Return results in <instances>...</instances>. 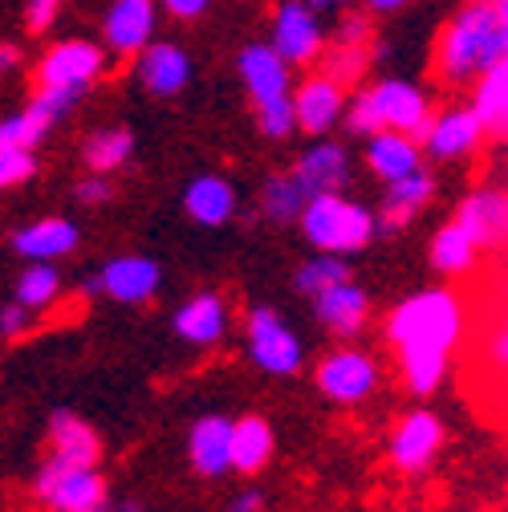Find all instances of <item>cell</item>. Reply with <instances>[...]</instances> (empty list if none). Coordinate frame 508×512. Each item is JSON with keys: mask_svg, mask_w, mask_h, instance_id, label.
Here are the masks:
<instances>
[{"mask_svg": "<svg viewBox=\"0 0 508 512\" xmlns=\"http://www.w3.org/2000/svg\"><path fill=\"white\" fill-rule=\"evenodd\" d=\"M159 9V0H110L102 17V45L114 57H139L155 41Z\"/></svg>", "mask_w": 508, "mask_h": 512, "instance_id": "cell-18", "label": "cell"}, {"mask_svg": "<svg viewBox=\"0 0 508 512\" xmlns=\"http://www.w3.org/2000/svg\"><path fill=\"white\" fill-rule=\"evenodd\" d=\"M232 431L236 419L220 411H204L192 427H187V464L204 480H220L232 472Z\"/></svg>", "mask_w": 508, "mask_h": 512, "instance_id": "cell-20", "label": "cell"}, {"mask_svg": "<svg viewBox=\"0 0 508 512\" xmlns=\"http://www.w3.org/2000/svg\"><path fill=\"white\" fill-rule=\"evenodd\" d=\"M484 354H488V362H492L496 370H504V374H508V322H500V326L488 334Z\"/></svg>", "mask_w": 508, "mask_h": 512, "instance_id": "cell-43", "label": "cell"}, {"mask_svg": "<svg viewBox=\"0 0 508 512\" xmlns=\"http://www.w3.org/2000/svg\"><path fill=\"white\" fill-rule=\"evenodd\" d=\"M236 74H240V86H244L252 106L277 102V98H293V90H297L293 61L281 57V49L273 41H248L236 53Z\"/></svg>", "mask_w": 508, "mask_h": 512, "instance_id": "cell-13", "label": "cell"}, {"mask_svg": "<svg viewBox=\"0 0 508 512\" xmlns=\"http://www.w3.org/2000/svg\"><path fill=\"white\" fill-rule=\"evenodd\" d=\"M293 175L301 179V187L313 196H326V191H346L350 179H354V159H350V147L338 143V139H313L297 163H293Z\"/></svg>", "mask_w": 508, "mask_h": 512, "instance_id": "cell-21", "label": "cell"}, {"mask_svg": "<svg viewBox=\"0 0 508 512\" xmlns=\"http://www.w3.org/2000/svg\"><path fill=\"white\" fill-rule=\"evenodd\" d=\"M435 200V175L423 167L399 183H387L383 191V208H378V224H383V232H399L407 228L427 204Z\"/></svg>", "mask_w": 508, "mask_h": 512, "instance_id": "cell-28", "label": "cell"}, {"mask_svg": "<svg viewBox=\"0 0 508 512\" xmlns=\"http://www.w3.org/2000/svg\"><path fill=\"white\" fill-rule=\"evenodd\" d=\"M61 5H66V0H25V25H29V33H45L57 21Z\"/></svg>", "mask_w": 508, "mask_h": 512, "instance_id": "cell-40", "label": "cell"}, {"mask_svg": "<svg viewBox=\"0 0 508 512\" xmlns=\"http://www.w3.org/2000/svg\"><path fill=\"white\" fill-rule=\"evenodd\" d=\"M273 452H277V435H273V423L257 411L248 415H236V431H232V472L236 476H261L269 464H273Z\"/></svg>", "mask_w": 508, "mask_h": 512, "instance_id": "cell-26", "label": "cell"}, {"mask_svg": "<svg viewBox=\"0 0 508 512\" xmlns=\"http://www.w3.org/2000/svg\"><path fill=\"white\" fill-rule=\"evenodd\" d=\"M399 358V378L415 399H427L443 387V378L452 370V350H431V346H407L395 350Z\"/></svg>", "mask_w": 508, "mask_h": 512, "instance_id": "cell-31", "label": "cell"}, {"mask_svg": "<svg viewBox=\"0 0 508 512\" xmlns=\"http://www.w3.org/2000/svg\"><path fill=\"white\" fill-rule=\"evenodd\" d=\"M293 106H297V126L301 131L313 135V139H326L334 126H346L350 98H346V86L338 78H330L326 70H317V74L297 82Z\"/></svg>", "mask_w": 508, "mask_h": 512, "instance_id": "cell-15", "label": "cell"}, {"mask_svg": "<svg viewBox=\"0 0 508 512\" xmlns=\"http://www.w3.org/2000/svg\"><path fill=\"white\" fill-rule=\"evenodd\" d=\"M228 512H265V492H261L257 484L240 488V492L228 500Z\"/></svg>", "mask_w": 508, "mask_h": 512, "instance_id": "cell-44", "label": "cell"}, {"mask_svg": "<svg viewBox=\"0 0 508 512\" xmlns=\"http://www.w3.org/2000/svg\"><path fill=\"white\" fill-rule=\"evenodd\" d=\"M61 289H66V281H61L57 261H25V269H21L17 281H13V297H17L25 309H33V313L57 305Z\"/></svg>", "mask_w": 508, "mask_h": 512, "instance_id": "cell-35", "label": "cell"}, {"mask_svg": "<svg viewBox=\"0 0 508 512\" xmlns=\"http://www.w3.org/2000/svg\"><path fill=\"white\" fill-rule=\"evenodd\" d=\"M378 382H383L378 362L358 346L330 350L322 362H317V391L338 407H362L378 391Z\"/></svg>", "mask_w": 508, "mask_h": 512, "instance_id": "cell-9", "label": "cell"}, {"mask_svg": "<svg viewBox=\"0 0 508 512\" xmlns=\"http://www.w3.org/2000/svg\"><path fill=\"white\" fill-rule=\"evenodd\" d=\"M33 175H37L33 147H9V143H0V183H5V187H21Z\"/></svg>", "mask_w": 508, "mask_h": 512, "instance_id": "cell-38", "label": "cell"}, {"mask_svg": "<svg viewBox=\"0 0 508 512\" xmlns=\"http://www.w3.org/2000/svg\"><path fill=\"white\" fill-rule=\"evenodd\" d=\"M456 224H464L480 248H492L508 236V191L496 187H476L472 196L460 200L456 208Z\"/></svg>", "mask_w": 508, "mask_h": 512, "instance_id": "cell-27", "label": "cell"}, {"mask_svg": "<svg viewBox=\"0 0 508 512\" xmlns=\"http://www.w3.org/2000/svg\"><path fill=\"white\" fill-rule=\"evenodd\" d=\"M342 281H354V277H350V261H346L342 252H313L309 261H301L297 273H293V289H297L301 297H309V301H313L317 293L342 285Z\"/></svg>", "mask_w": 508, "mask_h": 512, "instance_id": "cell-36", "label": "cell"}, {"mask_svg": "<svg viewBox=\"0 0 508 512\" xmlns=\"http://www.w3.org/2000/svg\"><path fill=\"white\" fill-rule=\"evenodd\" d=\"M252 114H257V131L273 143H285L293 131H301L297 126V106L293 98H277V102H261V106H252Z\"/></svg>", "mask_w": 508, "mask_h": 512, "instance_id": "cell-37", "label": "cell"}, {"mask_svg": "<svg viewBox=\"0 0 508 512\" xmlns=\"http://www.w3.org/2000/svg\"><path fill=\"white\" fill-rule=\"evenodd\" d=\"M135 155V135L126 126H102L82 143V163L98 175H114L118 167H126Z\"/></svg>", "mask_w": 508, "mask_h": 512, "instance_id": "cell-34", "label": "cell"}, {"mask_svg": "<svg viewBox=\"0 0 508 512\" xmlns=\"http://www.w3.org/2000/svg\"><path fill=\"white\" fill-rule=\"evenodd\" d=\"M110 49L102 41L86 37H66L41 53L37 61V86H57V90H86L106 74Z\"/></svg>", "mask_w": 508, "mask_h": 512, "instance_id": "cell-8", "label": "cell"}, {"mask_svg": "<svg viewBox=\"0 0 508 512\" xmlns=\"http://www.w3.org/2000/svg\"><path fill=\"white\" fill-rule=\"evenodd\" d=\"M17 66H21V49H17L13 41H5V45H0V70L13 74Z\"/></svg>", "mask_w": 508, "mask_h": 512, "instance_id": "cell-46", "label": "cell"}, {"mask_svg": "<svg viewBox=\"0 0 508 512\" xmlns=\"http://www.w3.org/2000/svg\"><path fill=\"white\" fill-rule=\"evenodd\" d=\"M163 13L175 17V21H200L208 9H212V0H159Z\"/></svg>", "mask_w": 508, "mask_h": 512, "instance_id": "cell-42", "label": "cell"}, {"mask_svg": "<svg viewBox=\"0 0 508 512\" xmlns=\"http://www.w3.org/2000/svg\"><path fill=\"white\" fill-rule=\"evenodd\" d=\"M468 326V309L452 289H419L403 297L387 313V342L395 350L407 346H431V350H456Z\"/></svg>", "mask_w": 508, "mask_h": 512, "instance_id": "cell-2", "label": "cell"}, {"mask_svg": "<svg viewBox=\"0 0 508 512\" xmlns=\"http://www.w3.org/2000/svg\"><path fill=\"white\" fill-rule=\"evenodd\" d=\"M244 350H248L252 366L273 374V378H293L305 366L301 334L285 322L273 305H252L244 313Z\"/></svg>", "mask_w": 508, "mask_h": 512, "instance_id": "cell-6", "label": "cell"}, {"mask_svg": "<svg viewBox=\"0 0 508 512\" xmlns=\"http://www.w3.org/2000/svg\"><path fill=\"white\" fill-rule=\"evenodd\" d=\"M309 204V191L301 187V179L293 171H277L265 179L261 187V216L269 224H301V212Z\"/></svg>", "mask_w": 508, "mask_h": 512, "instance_id": "cell-32", "label": "cell"}, {"mask_svg": "<svg viewBox=\"0 0 508 512\" xmlns=\"http://www.w3.org/2000/svg\"><path fill=\"white\" fill-rule=\"evenodd\" d=\"M443 439H448V431H443V419L435 411H427V407H415V411H407L391 427L387 460L403 476H423L435 464V456L443 452Z\"/></svg>", "mask_w": 508, "mask_h": 512, "instance_id": "cell-10", "label": "cell"}, {"mask_svg": "<svg viewBox=\"0 0 508 512\" xmlns=\"http://www.w3.org/2000/svg\"><path fill=\"white\" fill-rule=\"evenodd\" d=\"M313 313H317V322H322L334 338L350 342V338H358V334L366 330V322H370V297H366L362 285L342 281V285H334V289H326V293L313 297Z\"/></svg>", "mask_w": 508, "mask_h": 512, "instance_id": "cell-25", "label": "cell"}, {"mask_svg": "<svg viewBox=\"0 0 508 512\" xmlns=\"http://www.w3.org/2000/svg\"><path fill=\"white\" fill-rule=\"evenodd\" d=\"M508 57V33L492 0H468L452 13L435 41L431 70L452 90H476V82Z\"/></svg>", "mask_w": 508, "mask_h": 512, "instance_id": "cell-1", "label": "cell"}, {"mask_svg": "<svg viewBox=\"0 0 508 512\" xmlns=\"http://www.w3.org/2000/svg\"><path fill=\"white\" fill-rule=\"evenodd\" d=\"M488 139V126L480 118V110L472 102L460 106H443L431 114L427 131H423V151L435 163H456L480 151V143Z\"/></svg>", "mask_w": 508, "mask_h": 512, "instance_id": "cell-12", "label": "cell"}, {"mask_svg": "<svg viewBox=\"0 0 508 512\" xmlns=\"http://www.w3.org/2000/svg\"><path fill=\"white\" fill-rule=\"evenodd\" d=\"M366 167L378 183H399L415 171H423V139L419 135H407V131H374L366 135Z\"/></svg>", "mask_w": 508, "mask_h": 512, "instance_id": "cell-22", "label": "cell"}, {"mask_svg": "<svg viewBox=\"0 0 508 512\" xmlns=\"http://www.w3.org/2000/svg\"><path fill=\"white\" fill-rule=\"evenodd\" d=\"M114 512H143V508H139V504H135V500H126V504H118V508H114Z\"/></svg>", "mask_w": 508, "mask_h": 512, "instance_id": "cell-49", "label": "cell"}, {"mask_svg": "<svg viewBox=\"0 0 508 512\" xmlns=\"http://www.w3.org/2000/svg\"><path fill=\"white\" fill-rule=\"evenodd\" d=\"M179 204H183V212H187V220H192V224H200V228H224L236 216L240 196H236V183L228 175L208 171V175H196L192 183L183 187V200Z\"/></svg>", "mask_w": 508, "mask_h": 512, "instance_id": "cell-24", "label": "cell"}, {"mask_svg": "<svg viewBox=\"0 0 508 512\" xmlns=\"http://www.w3.org/2000/svg\"><path fill=\"white\" fill-rule=\"evenodd\" d=\"M74 200H78L82 208H102V204H110V200H114V183H110L106 175L90 171L86 179H78V183H74Z\"/></svg>", "mask_w": 508, "mask_h": 512, "instance_id": "cell-39", "label": "cell"}, {"mask_svg": "<svg viewBox=\"0 0 508 512\" xmlns=\"http://www.w3.org/2000/svg\"><path fill=\"white\" fill-rule=\"evenodd\" d=\"M98 281L106 301L139 309V305H151L155 293L163 289V265L147 252H122L98 269Z\"/></svg>", "mask_w": 508, "mask_h": 512, "instance_id": "cell-14", "label": "cell"}, {"mask_svg": "<svg viewBox=\"0 0 508 512\" xmlns=\"http://www.w3.org/2000/svg\"><path fill=\"white\" fill-rule=\"evenodd\" d=\"M9 244L21 261H66L70 252H78L82 232L66 216H37L33 224L17 228Z\"/></svg>", "mask_w": 508, "mask_h": 512, "instance_id": "cell-23", "label": "cell"}, {"mask_svg": "<svg viewBox=\"0 0 508 512\" xmlns=\"http://www.w3.org/2000/svg\"><path fill=\"white\" fill-rule=\"evenodd\" d=\"M45 435H49V456L74 460V464H98L102 460V439L78 411H66V407L53 411Z\"/></svg>", "mask_w": 508, "mask_h": 512, "instance_id": "cell-29", "label": "cell"}, {"mask_svg": "<svg viewBox=\"0 0 508 512\" xmlns=\"http://www.w3.org/2000/svg\"><path fill=\"white\" fill-rule=\"evenodd\" d=\"M135 78L151 98H179L196 78V61L175 41H151L135 57Z\"/></svg>", "mask_w": 508, "mask_h": 512, "instance_id": "cell-19", "label": "cell"}, {"mask_svg": "<svg viewBox=\"0 0 508 512\" xmlns=\"http://www.w3.org/2000/svg\"><path fill=\"white\" fill-rule=\"evenodd\" d=\"M431 114H435L431 94L415 78H378V82H370L366 90H358L350 98L346 126H350V135L407 131V135L423 139Z\"/></svg>", "mask_w": 508, "mask_h": 512, "instance_id": "cell-3", "label": "cell"}, {"mask_svg": "<svg viewBox=\"0 0 508 512\" xmlns=\"http://www.w3.org/2000/svg\"><path fill=\"white\" fill-rule=\"evenodd\" d=\"M370 13H346L338 21V29L330 33V49L317 61V70H326L330 78H338L346 90L358 86L370 70Z\"/></svg>", "mask_w": 508, "mask_h": 512, "instance_id": "cell-17", "label": "cell"}, {"mask_svg": "<svg viewBox=\"0 0 508 512\" xmlns=\"http://www.w3.org/2000/svg\"><path fill=\"white\" fill-rule=\"evenodd\" d=\"M86 98V90H57V86H37V94L25 102V110L9 114L0 122V143L9 147H41V139L53 131L57 122H66L74 106Z\"/></svg>", "mask_w": 508, "mask_h": 512, "instance_id": "cell-11", "label": "cell"}, {"mask_svg": "<svg viewBox=\"0 0 508 512\" xmlns=\"http://www.w3.org/2000/svg\"><path fill=\"white\" fill-rule=\"evenodd\" d=\"M496 5V13H500V21H504V33H508V0H492Z\"/></svg>", "mask_w": 508, "mask_h": 512, "instance_id": "cell-48", "label": "cell"}, {"mask_svg": "<svg viewBox=\"0 0 508 512\" xmlns=\"http://www.w3.org/2000/svg\"><path fill=\"white\" fill-rule=\"evenodd\" d=\"M301 232L317 252H362L383 224L378 212H370L362 200H350L346 191H326V196H313L301 212Z\"/></svg>", "mask_w": 508, "mask_h": 512, "instance_id": "cell-4", "label": "cell"}, {"mask_svg": "<svg viewBox=\"0 0 508 512\" xmlns=\"http://www.w3.org/2000/svg\"><path fill=\"white\" fill-rule=\"evenodd\" d=\"M427 261H431V269L439 273V277H468L472 269H476V261H480V244H476V236L464 228V224H443L435 236H431V248H427Z\"/></svg>", "mask_w": 508, "mask_h": 512, "instance_id": "cell-30", "label": "cell"}, {"mask_svg": "<svg viewBox=\"0 0 508 512\" xmlns=\"http://www.w3.org/2000/svg\"><path fill=\"white\" fill-rule=\"evenodd\" d=\"M313 5L322 9V13H350V9L358 5V0H313Z\"/></svg>", "mask_w": 508, "mask_h": 512, "instance_id": "cell-47", "label": "cell"}, {"mask_svg": "<svg viewBox=\"0 0 508 512\" xmlns=\"http://www.w3.org/2000/svg\"><path fill=\"white\" fill-rule=\"evenodd\" d=\"M322 17L326 13L317 9L313 0H281L273 9L269 41L281 49V57L293 61V66H317L330 49V29Z\"/></svg>", "mask_w": 508, "mask_h": 512, "instance_id": "cell-7", "label": "cell"}, {"mask_svg": "<svg viewBox=\"0 0 508 512\" xmlns=\"http://www.w3.org/2000/svg\"><path fill=\"white\" fill-rule=\"evenodd\" d=\"M411 0H362V9L370 13V17H395L399 9H407Z\"/></svg>", "mask_w": 508, "mask_h": 512, "instance_id": "cell-45", "label": "cell"}, {"mask_svg": "<svg viewBox=\"0 0 508 512\" xmlns=\"http://www.w3.org/2000/svg\"><path fill=\"white\" fill-rule=\"evenodd\" d=\"M472 106L480 110L484 126H488V139L508 143V57L500 61L496 70H488L476 90H472Z\"/></svg>", "mask_w": 508, "mask_h": 512, "instance_id": "cell-33", "label": "cell"}, {"mask_svg": "<svg viewBox=\"0 0 508 512\" xmlns=\"http://www.w3.org/2000/svg\"><path fill=\"white\" fill-rule=\"evenodd\" d=\"M33 500L49 512H110L106 504V476L98 464H74L61 456H45L33 472Z\"/></svg>", "mask_w": 508, "mask_h": 512, "instance_id": "cell-5", "label": "cell"}, {"mask_svg": "<svg viewBox=\"0 0 508 512\" xmlns=\"http://www.w3.org/2000/svg\"><path fill=\"white\" fill-rule=\"evenodd\" d=\"M171 330L183 346L192 350H212L228 338L232 330V309H228V297L224 293H192L175 313H171Z\"/></svg>", "mask_w": 508, "mask_h": 512, "instance_id": "cell-16", "label": "cell"}, {"mask_svg": "<svg viewBox=\"0 0 508 512\" xmlns=\"http://www.w3.org/2000/svg\"><path fill=\"white\" fill-rule=\"evenodd\" d=\"M29 313H33V309H25L17 297H13L5 309H0V334H5V342H17V338L29 330Z\"/></svg>", "mask_w": 508, "mask_h": 512, "instance_id": "cell-41", "label": "cell"}]
</instances>
